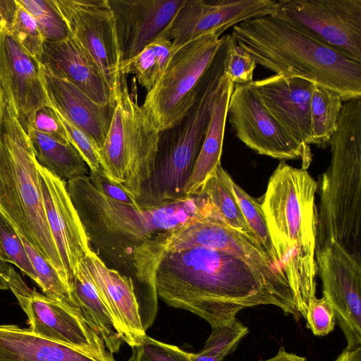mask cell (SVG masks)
Segmentation results:
<instances>
[{"instance_id":"cell-38","label":"cell","mask_w":361,"mask_h":361,"mask_svg":"<svg viewBox=\"0 0 361 361\" xmlns=\"http://www.w3.org/2000/svg\"><path fill=\"white\" fill-rule=\"evenodd\" d=\"M128 361H193L188 352L145 336Z\"/></svg>"},{"instance_id":"cell-23","label":"cell","mask_w":361,"mask_h":361,"mask_svg":"<svg viewBox=\"0 0 361 361\" xmlns=\"http://www.w3.org/2000/svg\"><path fill=\"white\" fill-rule=\"evenodd\" d=\"M40 63L96 103L115 104V96L99 67L71 35L61 40L44 41Z\"/></svg>"},{"instance_id":"cell-24","label":"cell","mask_w":361,"mask_h":361,"mask_svg":"<svg viewBox=\"0 0 361 361\" xmlns=\"http://www.w3.org/2000/svg\"><path fill=\"white\" fill-rule=\"evenodd\" d=\"M234 85L224 73L219 84L204 141L183 189L185 195L191 196L200 193L206 180L221 164L226 120Z\"/></svg>"},{"instance_id":"cell-44","label":"cell","mask_w":361,"mask_h":361,"mask_svg":"<svg viewBox=\"0 0 361 361\" xmlns=\"http://www.w3.org/2000/svg\"><path fill=\"white\" fill-rule=\"evenodd\" d=\"M259 361H307L305 357L296 354L287 352L283 347H281L278 353L274 357Z\"/></svg>"},{"instance_id":"cell-33","label":"cell","mask_w":361,"mask_h":361,"mask_svg":"<svg viewBox=\"0 0 361 361\" xmlns=\"http://www.w3.org/2000/svg\"><path fill=\"white\" fill-rule=\"evenodd\" d=\"M231 185L250 229L272 261L282 269L271 240L261 202L247 193L233 179Z\"/></svg>"},{"instance_id":"cell-40","label":"cell","mask_w":361,"mask_h":361,"mask_svg":"<svg viewBox=\"0 0 361 361\" xmlns=\"http://www.w3.org/2000/svg\"><path fill=\"white\" fill-rule=\"evenodd\" d=\"M307 327L316 336H325L334 329L336 315L334 310L325 298H315L310 303L305 317Z\"/></svg>"},{"instance_id":"cell-37","label":"cell","mask_w":361,"mask_h":361,"mask_svg":"<svg viewBox=\"0 0 361 361\" xmlns=\"http://www.w3.org/2000/svg\"><path fill=\"white\" fill-rule=\"evenodd\" d=\"M256 65L250 54L228 35L224 73L234 84H247L253 81Z\"/></svg>"},{"instance_id":"cell-28","label":"cell","mask_w":361,"mask_h":361,"mask_svg":"<svg viewBox=\"0 0 361 361\" xmlns=\"http://www.w3.org/2000/svg\"><path fill=\"white\" fill-rule=\"evenodd\" d=\"M232 179L220 164L206 180L201 192L207 196L217 215L225 224L257 239L250 229L233 193Z\"/></svg>"},{"instance_id":"cell-11","label":"cell","mask_w":361,"mask_h":361,"mask_svg":"<svg viewBox=\"0 0 361 361\" xmlns=\"http://www.w3.org/2000/svg\"><path fill=\"white\" fill-rule=\"evenodd\" d=\"M8 287L37 336L76 349L97 361H116L103 341L73 310L35 288H30L11 266Z\"/></svg>"},{"instance_id":"cell-7","label":"cell","mask_w":361,"mask_h":361,"mask_svg":"<svg viewBox=\"0 0 361 361\" xmlns=\"http://www.w3.org/2000/svg\"><path fill=\"white\" fill-rule=\"evenodd\" d=\"M226 49H219L202 82L197 97L185 116L159 133L152 175L137 202L153 205L180 200L191 174L210 121L214 99L224 73Z\"/></svg>"},{"instance_id":"cell-27","label":"cell","mask_w":361,"mask_h":361,"mask_svg":"<svg viewBox=\"0 0 361 361\" xmlns=\"http://www.w3.org/2000/svg\"><path fill=\"white\" fill-rule=\"evenodd\" d=\"M37 162L68 181L89 174L88 167L71 142H61L33 128L27 131Z\"/></svg>"},{"instance_id":"cell-5","label":"cell","mask_w":361,"mask_h":361,"mask_svg":"<svg viewBox=\"0 0 361 361\" xmlns=\"http://www.w3.org/2000/svg\"><path fill=\"white\" fill-rule=\"evenodd\" d=\"M317 190L316 250L336 241L357 257L361 219V98L344 102Z\"/></svg>"},{"instance_id":"cell-9","label":"cell","mask_w":361,"mask_h":361,"mask_svg":"<svg viewBox=\"0 0 361 361\" xmlns=\"http://www.w3.org/2000/svg\"><path fill=\"white\" fill-rule=\"evenodd\" d=\"M224 39L225 35L209 33L173 51L161 77L141 105L159 132L178 123L193 105Z\"/></svg>"},{"instance_id":"cell-2","label":"cell","mask_w":361,"mask_h":361,"mask_svg":"<svg viewBox=\"0 0 361 361\" xmlns=\"http://www.w3.org/2000/svg\"><path fill=\"white\" fill-rule=\"evenodd\" d=\"M157 296L191 312L212 327L236 319L241 310L273 305L300 317L293 292L243 259L226 252L195 247L167 252L155 277Z\"/></svg>"},{"instance_id":"cell-14","label":"cell","mask_w":361,"mask_h":361,"mask_svg":"<svg viewBox=\"0 0 361 361\" xmlns=\"http://www.w3.org/2000/svg\"><path fill=\"white\" fill-rule=\"evenodd\" d=\"M274 0H185L161 32L173 51L209 33L221 35L231 26L255 18L274 16Z\"/></svg>"},{"instance_id":"cell-10","label":"cell","mask_w":361,"mask_h":361,"mask_svg":"<svg viewBox=\"0 0 361 361\" xmlns=\"http://www.w3.org/2000/svg\"><path fill=\"white\" fill-rule=\"evenodd\" d=\"M272 16L361 63V0H280Z\"/></svg>"},{"instance_id":"cell-31","label":"cell","mask_w":361,"mask_h":361,"mask_svg":"<svg viewBox=\"0 0 361 361\" xmlns=\"http://www.w3.org/2000/svg\"><path fill=\"white\" fill-rule=\"evenodd\" d=\"M20 236L36 272L37 284L43 293L70 308L84 321L79 306L57 271L23 236Z\"/></svg>"},{"instance_id":"cell-32","label":"cell","mask_w":361,"mask_h":361,"mask_svg":"<svg viewBox=\"0 0 361 361\" xmlns=\"http://www.w3.org/2000/svg\"><path fill=\"white\" fill-rule=\"evenodd\" d=\"M247 333L248 329L237 319L228 324L212 327L203 349L197 353L188 354L193 361H223Z\"/></svg>"},{"instance_id":"cell-17","label":"cell","mask_w":361,"mask_h":361,"mask_svg":"<svg viewBox=\"0 0 361 361\" xmlns=\"http://www.w3.org/2000/svg\"><path fill=\"white\" fill-rule=\"evenodd\" d=\"M37 169L47 223L67 273L71 290L80 264L92 250L69 196L67 182L38 163Z\"/></svg>"},{"instance_id":"cell-12","label":"cell","mask_w":361,"mask_h":361,"mask_svg":"<svg viewBox=\"0 0 361 361\" xmlns=\"http://www.w3.org/2000/svg\"><path fill=\"white\" fill-rule=\"evenodd\" d=\"M323 294L332 305L347 348L361 345L360 257L343 244L330 241L316 250Z\"/></svg>"},{"instance_id":"cell-20","label":"cell","mask_w":361,"mask_h":361,"mask_svg":"<svg viewBox=\"0 0 361 361\" xmlns=\"http://www.w3.org/2000/svg\"><path fill=\"white\" fill-rule=\"evenodd\" d=\"M185 0H108L121 63L159 37ZM121 65V64H120Z\"/></svg>"},{"instance_id":"cell-21","label":"cell","mask_w":361,"mask_h":361,"mask_svg":"<svg viewBox=\"0 0 361 361\" xmlns=\"http://www.w3.org/2000/svg\"><path fill=\"white\" fill-rule=\"evenodd\" d=\"M85 262L123 341L131 348L139 345L146 331L141 323L132 279L106 266L93 250Z\"/></svg>"},{"instance_id":"cell-16","label":"cell","mask_w":361,"mask_h":361,"mask_svg":"<svg viewBox=\"0 0 361 361\" xmlns=\"http://www.w3.org/2000/svg\"><path fill=\"white\" fill-rule=\"evenodd\" d=\"M32 56L6 30L0 34V90L27 133L38 110L51 106Z\"/></svg>"},{"instance_id":"cell-3","label":"cell","mask_w":361,"mask_h":361,"mask_svg":"<svg viewBox=\"0 0 361 361\" xmlns=\"http://www.w3.org/2000/svg\"><path fill=\"white\" fill-rule=\"evenodd\" d=\"M317 191V183L306 169L281 161L269 179L261 202L297 312L305 319L316 298Z\"/></svg>"},{"instance_id":"cell-1","label":"cell","mask_w":361,"mask_h":361,"mask_svg":"<svg viewBox=\"0 0 361 361\" xmlns=\"http://www.w3.org/2000/svg\"><path fill=\"white\" fill-rule=\"evenodd\" d=\"M67 190L91 249L106 266L132 279L146 331L157 315L156 272L171 236L195 219L219 217L210 200L201 192L159 204L123 203L99 192L88 175L67 181Z\"/></svg>"},{"instance_id":"cell-45","label":"cell","mask_w":361,"mask_h":361,"mask_svg":"<svg viewBox=\"0 0 361 361\" xmlns=\"http://www.w3.org/2000/svg\"><path fill=\"white\" fill-rule=\"evenodd\" d=\"M335 361H361V345L345 348Z\"/></svg>"},{"instance_id":"cell-25","label":"cell","mask_w":361,"mask_h":361,"mask_svg":"<svg viewBox=\"0 0 361 361\" xmlns=\"http://www.w3.org/2000/svg\"><path fill=\"white\" fill-rule=\"evenodd\" d=\"M0 361H97L68 345L39 337L29 329L0 324Z\"/></svg>"},{"instance_id":"cell-22","label":"cell","mask_w":361,"mask_h":361,"mask_svg":"<svg viewBox=\"0 0 361 361\" xmlns=\"http://www.w3.org/2000/svg\"><path fill=\"white\" fill-rule=\"evenodd\" d=\"M39 71L53 107L86 133L99 149L109 130L115 104L104 106L96 103L67 79L41 63Z\"/></svg>"},{"instance_id":"cell-30","label":"cell","mask_w":361,"mask_h":361,"mask_svg":"<svg viewBox=\"0 0 361 361\" xmlns=\"http://www.w3.org/2000/svg\"><path fill=\"white\" fill-rule=\"evenodd\" d=\"M343 102L336 92L313 85L310 100L312 145L325 147L329 145Z\"/></svg>"},{"instance_id":"cell-13","label":"cell","mask_w":361,"mask_h":361,"mask_svg":"<svg viewBox=\"0 0 361 361\" xmlns=\"http://www.w3.org/2000/svg\"><path fill=\"white\" fill-rule=\"evenodd\" d=\"M70 35L96 63L115 96L123 75L108 0H54Z\"/></svg>"},{"instance_id":"cell-47","label":"cell","mask_w":361,"mask_h":361,"mask_svg":"<svg viewBox=\"0 0 361 361\" xmlns=\"http://www.w3.org/2000/svg\"><path fill=\"white\" fill-rule=\"evenodd\" d=\"M5 104L6 103H5L4 96L0 90V135H1V131L3 118H4Z\"/></svg>"},{"instance_id":"cell-29","label":"cell","mask_w":361,"mask_h":361,"mask_svg":"<svg viewBox=\"0 0 361 361\" xmlns=\"http://www.w3.org/2000/svg\"><path fill=\"white\" fill-rule=\"evenodd\" d=\"M173 52L172 42L159 36L137 54L121 63V75L134 74L139 84L149 92L156 85Z\"/></svg>"},{"instance_id":"cell-18","label":"cell","mask_w":361,"mask_h":361,"mask_svg":"<svg viewBox=\"0 0 361 361\" xmlns=\"http://www.w3.org/2000/svg\"><path fill=\"white\" fill-rule=\"evenodd\" d=\"M261 103L312 161L310 100L313 84L274 74L248 83Z\"/></svg>"},{"instance_id":"cell-41","label":"cell","mask_w":361,"mask_h":361,"mask_svg":"<svg viewBox=\"0 0 361 361\" xmlns=\"http://www.w3.org/2000/svg\"><path fill=\"white\" fill-rule=\"evenodd\" d=\"M32 128L61 142H71L68 135L51 104L37 111Z\"/></svg>"},{"instance_id":"cell-42","label":"cell","mask_w":361,"mask_h":361,"mask_svg":"<svg viewBox=\"0 0 361 361\" xmlns=\"http://www.w3.org/2000/svg\"><path fill=\"white\" fill-rule=\"evenodd\" d=\"M92 185L106 197L118 202L128 204H136L134 196L130 194L122 185L108 179L102 169L88 174Z\"/></svg>"},{"instance_id":"cell-35","label":"cell","mask_w":361,"mask_h":361,"mask_svg":"<svg viewBox=\"0 0 361 361\" xmlns=\"http://www.w3.org/2000/svg\"><path fill=\"white\" fill-rule=\"evenodd\" d=\"M0 252L4 260L18 268L36 283L37 276L22 239L11 223L0 213Z\"/></svg>"},{"instance_id":"cell-26","label":"cell","mask_w":361,"mask_h":361,"mask_svg":"<svg viewBox=\"0 0 361 361\" xmlns=\"http://www.w3.org/2000/svg\"><path fill=\"white\" fill-rule=\"evenodd\" d=\"M71 294L88 326L103 341L112 355L119 351L123 339L116 323L98 293L82 260L71 287Z\"/></svg>"},{"instance_id":"cell-6","label":"cell","mask_w":361,"mask_h":361,"mask_svg":"<svg viewBox=\"0 0 361 361\" xmlns=\"http://www.w3.org/2000/svg\"><path fill=\"white\" fill-rule=\"evenodd\" d=\"M0 213L69 288L68 277L47 223L37 162L29 137L6 104L0 135Z\"/></svg>"},{"instance_id":"cell-4","label":"cell","mask_w":361,"mask_h":361,"mask_svg":"<svg viewBox=\"0 0 361 361\" xmlns=\"http://www.w3.org/2000/svg\"><path fill=\"white\" fill-rule=\"evenodd\" d=\"M256 64L287 78L336 92L343 102L361 98V63L271 16L243 21L231 34Z\"/></svg>"},{"instance_id":"cell-46","label":"cell","mask_w":361,"mask_h":361,"mask_svg":"<svg viewBox=\"0 0 361 361\" xmlns=\"http://www.w3.org/2000/svg\"><path fill=\"white\" fill-rule=\"evenodd\" d=\"M11 264L6 262L0 252V290H8V270Z\"/></svg>"},{"instance_id":"cell-39","label":"cell","mask_w":361,"mask_h":361,"mask_svg":"<svg viewBox=\"0 0 361 361\" xmlns=\"http://www.w3.org/2000/svg\"><path fill=\"white\" fill-rule=\"evenodd\" d=\"M55 111L68 135L71 142L85 161L90 171L96 172L100 170L102 168L99 162V148L95 142L86 133L72 124L56 109Z\"/></svg>"},{"instance_id":"cell-15","label":"cell","mask_w":361,"mask_h":361,"mask_svg":"<svg viewBox=\"0 0 361 361\" xmlns=\"http://www.w3.org/2000/svg\"><path fill=\"white\" fill-rule=\"evenodd\" d=\"M228 121L236 137L257 154L281 161L300 159L309 167L300 146L264 107L249 84H235L228 108Z\"/></svg>"},{"instance_id":"cell-43","label":"cell","mask_w":361,"mask_h":361,"mask_svg":"<svg viewBox=\"0 0 361 361\" xmlns=\"http://www.w3.org/2000/svg\"><path fill=\"white\" fill-rule=\"evenodd\" d=\"M16 9V0H0V34L11 25Z\"/></svg>"},{"instance_id":"cell-8","label":"cell","mask_w":361,"mask_h":361,"mask_svg":"<svg viewBox=\"0 0 361 361\" xmlns=\"http://www.w3.org/2000/svg\"><path fill=\"white\" fill-rule=\"evenodd\" d=\"M133 85L130 92L126 75L121 77L111 126L99 157L105 176L137 201L153 172L160 132L138 104L135 80Z\"/></svg>"},{"instance_id":"cell-34","label":"cell","mask_w":361,"mask_h":361,"mask_svg":"<svg viewBox=\"0 0 361 361\" xmlns=\"http://www.w3.org/2000/svg\"><path fill=\"white\" fill-rule=\"evenodd\" d=\"M34 18L45 41H58L70 35L54 0H17Z\"/></svg>"},{"instance_id":"cell-19","label":"cell","mask_w":361,"mask_h":361,"mask_svg":"<svg viewBox=\"0 0 361 361\" xmlns=\"http://www.w3.org/2000/svg\"><path fill=\"white\" fill-rule=\"evenodd\" d=\"M195 247L235 255L290 286L283 270L272 261L257 239L229 227L216 216L195 219L176 231L171 236L167 252Z\"/></svg>"},{"instance_id":"cell-36","label":"cell","mask_w":361,"mask_h":361,"mask_svg":"<svg viewBox=\"0 0 361 361\" xmlns=\"http://www.w3.org/2000/svg\"><path fill=\"white\" fill-rule=\"evenodd\" d=\"M16 1L11 25L6 30L32 56L40 62L44 38L34 18Z\"/></svg>"}]
</instances>
